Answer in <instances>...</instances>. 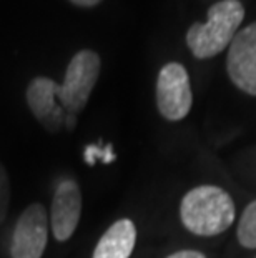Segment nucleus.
Returning a JSON list of instances; mask_svg holds the SVG:
<instances>
[{"label": "nucleus", "instance_id": "nucleus-6", "mask_svg": "<svg viewBox=\"0 0 256 258\" xmlns=\"http://www.w3.org/2000/svg\"><path fill=\"white\" fill-rule=\"evenodd\" d=\"M226 70L239 90L256 97V22L239 30L231 40Z\"/></svg>", "mask_w": 256, "mask_h": 258}, {"label": "nucleus", "instance_id": "nucleus-1", "mask_svg": "<svg viewBox=\"0 0 256 258\" xmlns=\"http://www.w3.org/2000/svg\"><path fill=\"white\" fill-rule=\"evenodd\" d=\"M236 210L228 191L215 185L190 190L180 205L182 223L200 237H215L231 227Z\"/></svg>", "mask_w": 256, "mask_h": 258}, {"label": "nucleus", "instance_id": "nucleus-11", "mask_svg": "<svg viewBox=\"0 0 256 258\" xmlns=\"http://www.w3.org/2000/svg\"><path fill=\"white\" fill-rule=\"evenodd\" d=\"M10 207V178L5 167L0 163V223L7 218Z\"/></svg>", "mask_w": 256, "mask_h": 258}, {"label": "nucleus", "instance_id": "nucleus-9", "mask_svg": "<svg viewBox=\"0 0 256 258\" xmlns=\"http://www.w3.org/2000/svg\"><path fill=\"white\" fill-rule=\"evenodd\" d=\"M137 243V228L128 218H122L102 235L92 258H130Z\"/></svg>", "mask_w": 256, "mask_h": 258}, {"label": "nucleus", "instance_id": "nucleus-3", "mask_svg": "<svg viewBox=\"0 0 256 258\" xmlns=\"http://www.w3.org/2000/svg\"><path fill=\"white\" fill-rule=\"evenodd\" d=\"M100 75V57L92 50H80L70 60L63 82L58 85V103L67 113L77 115L85 108Z\"/></svg>", "mask_w": 256, "mask_h": 258}, {"label": "nucleus", "instance_id": "nucleus-4", "mask_svg": "<svg viewBox=\"0 0 256 258\" xmlns=\"http://www.w3.org/2000/svg\"><path fill=\"white\" fill-rule=\"evenodd\" d=\"M190 77L182 63H166L156 79V107L166 120L178 122L192 110Z\"/></svg>", "mask_w": 256, "mask_h": 258}, {"label": "nucleus", "instance_id": "nucleus-8", "mask_svg": "<svg viewBox=\"0 0 256 258\" xmlns=\"http://www.w3.org/2000/svg\"><path fill=\"white\" fill-rule=\"evenodd\" d=\"M58 84L48 77H37L27 89V103L32 113L48 132H58L63 127L67 112L57 98Z\"/></svg>", "mask_w": 256, "mask_h": 258}, {"label": "nucleus", "instance_id": "nucleus-5", "mask_svg": "<svg viewBox=\"0 0 256 258\" xmlns=\"http://www.w3.org/2000/svg\"><path fill=\"white\" fill-rule=\"evenodd\" d=\"M48 240V217L42 203H32L22 212L14 230L12 258H42Z\"/></svg>", "mask_w": 256, "mask_h": 258}, {"label": "nucleus", "instance_id": "nucleus-7", "mask_svg": "<svg viewBox=\"0 0 256 258\" xmlns=\"http://www.w3.org/2000/svg\"><path fill=\"white\" fill-rule=\"evenodd\" d=\"M81 215V191L78 183L65 178L57 185L52 199L50 227L58 241H67L78 227Z\"/></svg>", "mask_w": 256, "mask_h": 258}, {"label": "nucleus", "instance_id": "nucleus-10", "mask_svg": "<svg viewBox=\"0 0 256 258\" xmlns=\"http://www.w3.org/2000/svg\"><path fill=\"white\" fill-rule=\"evenodd\" d=\"M236 237L239 245L244 248H256V200L244 208L238 223Z\"/></svg>", "mask_w": 256, "mask_h": 258}, {"label": "nucleus", "instance_id": "nucleus-2", "mask_svg": "<svg viewBox=\"0 0 256 258\" xmlns=\"http://www.w3.org/2000/svg\"><path fill=\"white\" fill-rule=\"evenodd\" d=\"M244 7L238 0H221L208 9L206 24H193L187 32V45L197 58H211L223 52L238 34Z\"/></svg>", "mask_w": 256, "mask_h": 258}, {"label": "nucleus", "instance_id": "nucleus-12", "mask_svg": "<svg viewBox=\"0 0 256 258\" xmlns=\"http://www.w3.org/2000/svg\"><path fill=\"white\" fill-rule=\"evenodd\" d=\"M166 258H206V256L195 250H180V251H175V253L168 255Z\"/></svg>", "mask_w": 256, "mask_h": 258}, {"label": "nucleus", "instance_id": "nucleus-14", "mask_svg": "<svg viewBox=\"0 0 256 258\" xmlns=\"http://www.w3.org/2000/svg\"><path fill=\"white\" fill-rule=\"evenodd\" d=\"M102 0H72V4L78 5V7H95Z\"/></svg>", "mask_w": 256, "mask_h": 258}, {"label": "nucleus", "instance_id": "nucleus-13", "mask_svg": "<svg viewBox=\"0 0 256 258\" xmlns=\"http://www.w3.org/2000/svg\"><path fill=\"white\" fill-rule=\"evenodd\" d=\"M75 123H77V115L67 113V117H65V122H63V127H67L68 130H73Z\"/></svg>", "mask_w": 256, "mask_h": 258}]
</instances>
